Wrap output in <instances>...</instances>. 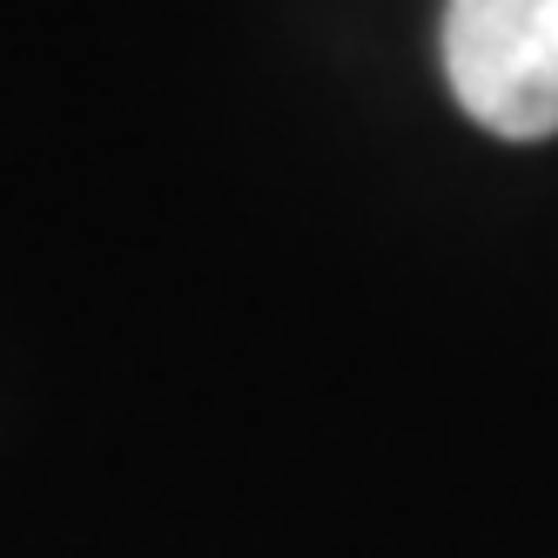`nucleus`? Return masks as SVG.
<instances>
[{"instance_id": "obj_1", "label": "nucleus", "mask_w": 558, "mask_h": 558, "mask_svg": "<svg viewBox=\"0 0 558 558\" xmlns=\"http://www.w3.org/2000/svg\"><path fill=\"white\" fill-rule=\"evenodd\" d=\"M437 48L477 129L505 142L558 135V0H451Z\"/></svg>"}]
</instances>
